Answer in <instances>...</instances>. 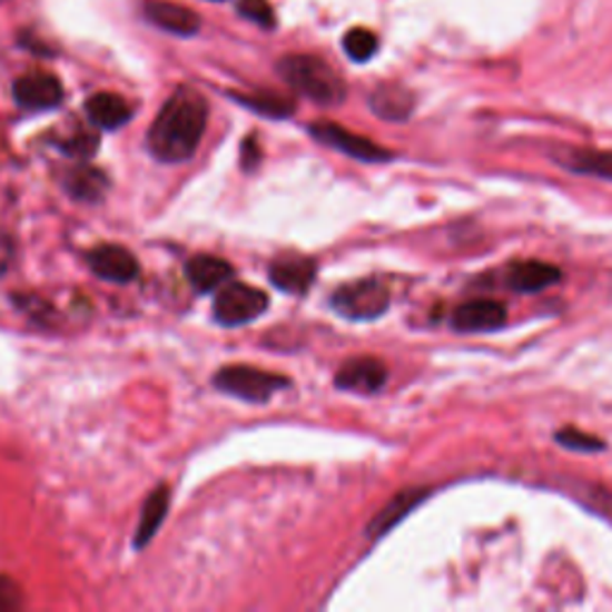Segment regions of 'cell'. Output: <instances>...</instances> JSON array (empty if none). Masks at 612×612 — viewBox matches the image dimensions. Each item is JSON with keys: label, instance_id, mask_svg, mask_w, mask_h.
I'll list each match as a JSON object with an SVG mask.
<instances>
[{"label": "cell", "instance_id": "6da1fadb", "mask_svg": "<svg viewBox=\"0 0 612 612\" xmlns=\"http://www.w3.org/2000/svg\"><path fill=\"white\" fill-rule=\"evenodd\" d=\"M208 122V106L204 96L189 87H180L158 116L149 130V154L160 164H182L199 149Z\"/></svg>", "mask_w": 612, "mask_h": 612}, {"label": "cell", "instance_id": "7a4b0ae2", "mask_svg": "<svg viewBox=\"0 0 612 612\" xmlns=\"http://www.w3.org/2000/svg\"><path fill=\"white\" fill-rule=\"evenodd\" d=\"M278 72L297 93L318 106H337L347 96L343 77L316 56H285L278 62Z\"/></svg>", "mask_w": 612, "mask_h": 612}, {"label": "cell", "instance_id": "3957f363", "mask_svg": "<svg viewBox=\"0 0 612 612\" xmlns=\"http://www.w3.org/2000/svg\"><path fill=\"white\" fill-rule=\"evenodd\" d=\"M214 385L230 397H239L247 402H266L278 391L289 388V378L264 372L254 366H223L214 376Z\"/></svg>", "mask_w": 612, "mask_h": 612}, {"label": "cell", "instance_id": "277c9868", "mask_svg": "<svg viewBox=\"0 0 612 612\" xmlns=\"http://www.w3.org/2000/svg\"><path fill=\"white\" fill-rule=\"evenodd\" d=\"M330 306L347 320H374L388 312L391 289L376 278L354 280L337 289Z\"/></svg>", "mask_w": 612, "mask_h": 612}, {"label": "cell", "instance_id": "5b68a950", "mask_svg": "<svg viewBox=\"0 0 612 612\" xmlns=\"http://www.w3.org/2000/svg\"><path fill=\"white\" fill-rule=\"evenodd\" d=\"M268 309V295L247 283L223 285L214 302V318L220 326H245Z\"/></svg>", "mask_w": 612, "mask_h": 612}, {"label": "cell", "instance_id": "8992f818", "mask_svg": "<svg viewBox=\"0 0 612 612\" xmlns=\"http://www.w3.org/2000/svg\"><path fill=\"white\" fill-rule=\"evenodd\" d=\"M309 132L314 139L326 144V147L343 151L349 158H357L362 164H385V160L393 158V151L383 149L376 141L354 135L335 122H316L309 127Z\"/></svg>", "mask_w": 612, "mask_h": 612}, {"label": "cell", "instance_id": "52a82bcc", "mask_svg": "<svg viewBox=\"0 0 612 612\" xmlns=\"http://www.w3.org/2000/svg\"><path fill=\"white\" fill-rule=\"evenodd\" d=\"M87 264L101 280L125 285L139 276L137 256L120 245H101L87 254Z\"/></svg>", "mask_w": 612, "mask_h": 612}, {"label": "cell", "instance_id": "ba28073f", "mask_svg": "<svg viewBox=\"0 0 612 612\" xmlns=\"http://www.w3.org/2000/svg\"><path fill=\"white\" fill-rule=\"evenodd\" d=\"M507 324V306L495 299H472L460 304L450 316V326L460 333H491Z\"/></svg>", "mask_w": 612, "mask_h": 612}, {"label": "cell", "instance_id": "9c48e42d", "mask_svg": "<svg viewBox=\"0 0 612 612\" xmlns=\"http://www.w3.org/2000/svg\"><path fill=\"white\" fill-rule=\"evenodd\" d=\"M12 96L18 106L27 110H51L62 103V85L60 79L46 72H31L20 77L18 82L12 85Z\"/></svg>", "mask_w": 612, "mask_h": 612}, {"label": "cell", "instance_id": "30bf717a", "mask_svg": "<svg viewBox=\"0 0 612 612\" xmlns=\"http://www.w3.org/2000/svg\"><path fill=\"white\" fill-rule=\"evenodd\" d=\"M388 381V368L376 357H354L335 374V385L340 391L372 395L378 393Z\"/></svg>", "mask_w": 612, "mask_h": 612}, {"label": "cell", "instance_id": "8fae6325", "mask_svg": "<svg viewBox=\"0 0 612 612\" xmlns=\"http://www.w3.org/2000/svg\"><path fill=\"white\" fill-rule=\"evenodd\" d=\"M562 280V270L553 264L536 261V259H524V261H514L505 270V285L514 293L531 295V293H541V289L551 287Z\"/></svg>", "mask_w": 612, "mask_h": 612}, {"label": "cell", "instance_id": "7c38bea8", "mask_svg": "<svg viewBox=\"0 0 612 612\" xmlns=\"http://www.w3.org/2000/svg\"><path fill=\"white\" fill-rule=\"evenodd\" d=\"M144 14H147L151 24L177 37L197 34L201 24L197 12H191L185 6L170 3V0H147V3H144Z\"/></svg>", "mask_w": 612, "mask_h": 612}, {"label": "cell", "instance_id": "4fadbf2b", "mask_svg": "<svg viewBox=\"0 0 612 612\" xmlns=\"http://www.w3.org/2000/svg\"><path fill=\"white\" fill-rule=\"evenodd\" d=\"M268 278L287 295H304L316 278V266L304 256H283V259L270 264Z\"/></svg>", "mask_w": 612, "mask_h": 612}, {"label": "cell", "instance_id": "5bb4252c", "mask_svg": "<svg viewBox=\"0 0 612 612\" xmlns=\"http://www.w3.org/2000/svg\"><path fill=\"white\" fill-rule=\"evenodd\" d=\"M426 495H428V488H407L393 495V501L376 514L372 524L366 526V536L381 539L383 534H388V531L405 520L412 510H416L426 501Z\"/></svg>", "mask_w": 612, "mask_h": 612}, {"label": "cell", "instance_id": "9a60e30c", "mask_svg": "<svg viewBox=\"0 0 612 612\" xmlns=\"http://www.w3.org/2000/svg\"><path fill=\"white\" fill-rule=\"evenodd\" d=\"M85 108L89 120L99 127V130H118V127L130 122L132 118V106L127 103L122 96L110 91L93 93Z\"/></svg>", "mask_w": 612, "mask_h": 612}, {"label": "cell", "instance_id": "2e32d148", "mask_svg": "<svg viewBox=\"0 0 612 612\" xmlns=\"http://www.w3.org/2000/svg\"><path fill=\"white\" fill-rule=\"evenodd\" d=\"M233 278V266L211 254H199L187 264V280L197 293H214Z\"/></svg>", "mask_w": 612, "mask_h": 612}, {"label": "cell", "instance_id": "e0dca14e", "mask_svg": "<svg viewBox=\"0 0 612 612\" xmlns=\"http://www.w3.org/2000/svg\"><path fill=\"white\" fill-rule=\"evenodd\" d=\"M368 106H372V110L376 112L378 118L393 120V122H402V120H407L412 116L414 96L405 87L381 85L372 93V99H368Z\"/></svg>", "mask_w": 612, "mask_h": 612}, {"label": "cell", "instance_id": "ac0fdd59", "mask_svg": "<svg viewBox=\"0 0 612 612\" xmlns=\"http://www.w3.org/2000/svg\"><path fill=\"white\" fill-rule=\"evenodd\" d=\"M555 160L560 166L576 175H593L603 177V180L612 182V151H599V149H567L555 154Z\"/></svg>", "mask_w": 612, "mask_h": 612}, {"label": "cell", "instance_id": "d6986e66", "mask_svg": "<svg viewBox=\"0 0 612 612\" xmlns=\"http://www.w3.org/2000/svg\"><path fill=\"white\" fill-rule=\"evenodd\" d=\"M168 507H170V488L158 486L147 497V503H144V507H141V520H139L137 534H135V545L137 547H144L156 536V531L160 529V524H164V520H166Z\"/></svg>", "mask_w": 612, "mask_h": 612}, {"label": "cell", "instance_id": "ffe728a7", "mask_svg": "<svg viewBox=\"0 0 612 612\" xmlns=\"http://www.w3.org/2000/svg\"><path fill=\"white\" fill-rule=\"evenodd\" d=\"M68 195L79 201H99L108 189V177L103 170L91 166L72 168L66 177Z\"/></svg>", "mask_w": 612, "mask_h": 612}, {"label": "cell", "instance_id": "44dd1931", "mask_svg": "<svg viewBox=\"0 0 612 612\" xmlns=\"http://www.w3.org/2000/svg\"><path fill=\"white\" fill-rule=\"evenodd\" d=\"M233 99L245 108L259 112L266 118H289L295 110V103L278 93H233Z\"/></svg>", "mask_w": 612, "mask_h": 612}, {"label": "cell", "instance_id": "7402d4cb", "mask_svg": "<svg viewBox=\"0 0 612 612\" xmlns=\"http://www.w3.org/2000/svg\"><path fill=\"white\" fill-rule=\"evenodd\" d=\"M343 48L349 60L354 62H368L376 53H378V37L374 31L368 29H349L345 39H343Z\"/></svg>", "mask_w": 612, "mask_h": 612}, {"label": "cell", "instance_id": "603a6c76", "mask_svg": "<svg viewBox=\"0 0 612 612\" xmlns=\"http://www.w3.org/2000/svg\"><path fill=\"white\" fill-rule=\"evenodd\" d=\"M553 438H555L557 445L574 450V453H603V450L608 447L603 438L593 436V433H584L582 428H576V426L560 428Z\"/></svg>", "mask_w": 612, "mask_h": 612}, {"label": "cell", "instance_id": "cb8c5ba5", "mask_svg": "<svg viewBox=\"0 0 612 612\" xmlns=\"http://www.w3.org/2000/svg\"><path fill=\"white\" fill-rule=\"evenodd\" d=\"M237 10L241 18L254 22V24H259L264 29L276 27V12H273V6L268 3V0H239Z\"/></svg>", "mask_w": 612, "mask_h": 612}, {"label": "cell", "instance_id": "d4e9b609", "mask_svg": "<svg viewBox=\"0 0 612 612\" xmlns=\"http://www.w3.org/2000/svg\"><path fill=\"white\" fill-rule=\"evenodd\" d=\"M60 147H62V151L70 154V156L89 158V156L96 151V147H99V139H96V137L89 135V132H77V135H72L68 141H62Z\"/></svg>", "mask_w": 612, "mask_h": 612}, {"label": "cell", "instance_id": "484cf974", "mask_svg": "<svg viewBox=\"0 0 612 612\" xmlns=\"http://www.w3.org/2000/svg\"><path fill=\"white\" fill-rule=\"evenodd\" d=\"M22 605V593L18 584L8 576H0V610H18Z\"/></svg>", "mask_w": 612, "mask_h": 612}, {"label": "cell", "instance_id": "4316f807", "mask_svg": "<svg viewBox=\"0 0 612 612\" xmlns=\"http://www.w3.org/2000/svg\"><path fill=\"white\" fill-rule=\"evenodd\" d=\"M12 254H14V249H12L10 235L0 230V276H3V273L8 270V266L12 261Z\"/></svg>", "mask_w": 612, "mask_h": 612}, {"label": "cell", "instance_id": "83f0119b", "mask_svg": "<svg viewBox=\"0 0 612 612\" xmlns=\"http://www.w3.org/2000/svg\"><path fill=\"white\" fill-rule=\"evenodd\" d=\"M256 164H259V149H256L254 139H247L245 141V158H241V166H245L247 170H251Z\"/></svg>", "mask_w": 612, "mask_h": 612}]
</instances>
